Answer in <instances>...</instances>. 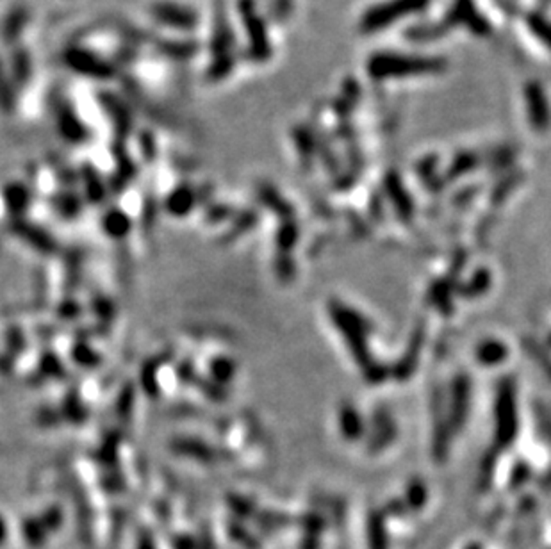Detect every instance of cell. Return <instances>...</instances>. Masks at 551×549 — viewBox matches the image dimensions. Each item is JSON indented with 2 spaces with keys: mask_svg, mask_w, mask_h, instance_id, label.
Returning <instances> with one entry per match:
<instances>
[{
  "mask_svg": "<svg viewBox=\"0 0 551 549\" xmlns=\"http://www.w3.org/2000/svg\"><path fill=\"white\" fill-rule=\"evenodd\" d=\"M98 102H100L102 109L107 114V118L113 121L114 130L118 132V136H127L130 132V129H132V113H130L129 105L118 97V95L109 93V91L98 93Z\"/></svg>",
  "mask_w": 551,
  "mask_h": 549,
  "instance_id": "obj_4",
  "label": "cell"
},
{
  "mask_svg": "<svg viewBox=\"0 0 551 549\" xmlns=\"http://www.w3.org/2000/svg\"><path fill=\"white\" fill-rule=\"evenodd\" d=\"M63 61L72 72L84 75L89 79H98V81H109L116 75V66L111 61L104 59L93 50L73 45L68 47L63 54Z\"/></svg>",
  "mask_w": 551,
  "mask_h": 549,
  "instance_id": "obj_1",
  "label": "cell"
},
{
  "mask_svg": "<svg viewBox=\"0 0 551 549\" xmlns=\"http://www.w3.org/2000/svg\"><path fill=\"white\" fill-rule=\"evenodd\" d=\"M150 13L155 22L177 31H193L199 25V15L193 9L175 2H166V0L155 2L152 4Z\"/></svg>",
  "mask_w": 551,
  "mask_h": 549,
  "instance_id": "obj_2",
  "label": "cell"
},
{
  "mask_svg": "<svg viewBox=\"0 0 551 549\" xmlns=\"http://www.w3.org/2000/svg\"><path fill=\"white\" fill-rule=\"evenodd\" d=\"M33 75V59L25 49H15L11 54V81L13 84L25 86Z\"/></svg>",
  "mask_w": 551,
  "mask_h": 549,
  "instance_id": "obj_7",
  "label": "cell"
},
{
  "mask_svg": "<svg viewBox=\"0 0 551 549\" xmlns=\"http://www.w3.org/2000/svg\"><path fill=\"white\" fill-rule=\"evenodd\" d=\"M17 109V95H15V86L8 77L4 65L0 61V111L4 114H11Z\"/></svg>",
  "mask_w": 551,
  "mask_h": 549,
  "instance_id": "obj_8",
  "label": "cell"
},
{
  "mask_svg": "<svg viewBox=\"0 0 551 549\" xmlns=\"http://www.w3.org/2000/svg\"><path fill=\"white\" fill-rule=\"evenodd\" d=\"M54 113H56L57 129L66 141L81 143L88 139V127L84 125V121L75 113L70 102L57 100Z\"/></svg>",
  "mask_w": 551,
  "mask_h": 549,
  "instance_id": "obj_3",
  "label": "cell"
},
{
  "mask_svg": "<svg viewBox=\"0 0 551 549\" xmlns=\"http://www.w3.org/2000/svg\"><path fill=\"white\" fill-rule=\"evenodd\" d=\"M27 24H29V9L24 8V6L13 8L11 11L8 13L4 24H2V29H0L2 40H4L6 43H17V41L20 40L22 33L25 31V27H27Z\"/></svg>",
  "mask_w": 551,
  "mask_h": 549,
  "instance_id": "obj_5",
  "label": "cell"
},
{
  "mask_svg": "<svg viewBox=\"0 0 551 549\" xmlns=\"http://www.w3.org/2000/svg\"><path fill=\"white\" fill-rule=\"evenodd\" d=\"M157 50L170 59L186 61L199 52V43L191 40H159Z\"/></svg>",
  "mask_w": 551,
  "mask_h": 549,
  "instance_id": "obj_6",
  "label": "cell"
}]
</instances>
